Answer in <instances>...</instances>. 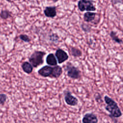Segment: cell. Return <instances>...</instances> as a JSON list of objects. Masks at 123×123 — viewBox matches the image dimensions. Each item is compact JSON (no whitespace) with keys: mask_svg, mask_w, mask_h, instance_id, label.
<instances>
[{"mask_svg":"<svg viewBox=\"0 0 123 123\" xmlns=\"http://www.w3.org/2000/svg\"><path fill=\"white\" fill-rule=\"evenodd\" d=\"M104 101L107 105L105 106V110L108 111L111 118H119L122 115V113L117 103L109 96L105 95L104 97Z\"/></svg>","mask_w":123,"mask_h":123,"instance_id":"1","label":"cell"},{"mask_svg":"<svg viewBox=\"0 0 123 123\" xmlns=\"http://www.w3.org/2000/svg\"><path fill=\"white\" fill-rule=\"evenodd\" d=\"M46 53L43 51L35 50L29 58V62L34 68L42 64L44 62V57Z\"/></svg>","mask_w":123,"mask_h":123,"instance_id":"2","label":"cell"},{"mask_svg":"<svg viewBox=\"0 0 123 123\" xmlns=\"http://www.w3.org/2000/svg\"><path fill=\"white\" fill-rule=\"evenodd\" d=\"M77 6L81 12H94L96 10L94 1L92 0H79L77 3Z\"/></svg>","mask_w":123,"mask_h":123,"instance_id":"3","label":"cell"},{"mask_svg":"<svg viewBox=\"0 0 123 123\" xmlns=\"http://www.w3.org/2000/svg\"><path fill=\"white\" fill-rule=\"evenodd\" d=\"M65 70L68 77L73 79H78L81 77V72L76 67L73 65L71 62H67Z\"/></svg>","mask_w":123,"mask_h":123,"instance_id":"4","label":"cell"},{"mask_svg":"<svg viewBox=\"0 0 123 123\" xmlns=\"http://www.w3.org/2000/svg\"><path fill=\"white\" fill-rule=\"evenodd\" d=\"M63 93L64 95V100L67 105L74 106L78 104V99L74 96L72 95L70 91L64 90Z\"/></svg>","mask_w":123,"mask_h":123,"instance_id":"5","label":"cell"},{"mask_svg":"<svg viewBox=\"0 0 123 123\" xmlns=\"http://www.w3.org/2000/svg\"><path fill=\"white\" fill-rule=\"evenodd\" d=\"M55 56L57 60L58 63L61 64L67 60L69 58L68 54L66 51L62 49H58L55 52Z\"/></svg>","mask_w":123,"mask_h":123,"instance_id":"6","label":"cell"},{"mask_svg":"<svg viewBox=\"0 0 123 123\" xmlns=\"http://www.w3.org/2000/svg\"><path fill=\"white\" fill-rule=\"evenodd\" d=\"M53 67L50 65H45L39 69L37 73L39 75L43 77H50L52 72Z\"/></svg>","mask_w":123,"mask_h":123,"instance_id":"7","label":"cell"},{"mask_svg":"<svg viewBox=\"0 0 123 123\" xmlns=\"http://www.w3.org/2000/svg\"><path fill=\"white\" fill-rule=\"evenodd\" d=\"M83 123H97L98 122V119L96 115L93 113H86L82 118Z\"/></svg>","mask_w":123,"mask_h":123,"instance_id":"8","label":"cell"},{"mask_svg":"<svg viewBox=\"0 0 123 123\" xmlns=\"http://www.w3.org/2000/svg\"><path fill=\"white\" fill-rule=\"evenodd\" d=\"M44 13L46 17L53 18L57 15L56 7L55 6H47L44 10Z\"/></svg>","mask_w":123,"mask_h":123,"instance_id":"9","label":"cell"},{"mask_svg":"<svg viewBox=\"0 0 123 123\" xmlns=\"http://www.w3.org/2000/svg\"><path fill=\"white\" fill-rule=\"evenodd\" d=\"M62 73V68L59 65H55L53 67L52 72L50 76V78H57L59 77Z\"/></svg>","mask_w":123,"mask_h":123,"instance_id":"10","label":"cell"},{"mask_svg":"<svg viewBox=\"0 0 123 123\" xmlns=\"http://www.w3.org/2000/svg\"><path fill=\"white\" fill-rule=\"evenodd\" d=\"M46 63L50 66H55L57 65V60L53 53H51L49 54L46 59Z\"/></svg>","mask_w":123,"mask_h":123,"instance_id":"11","label":"cell"},{"mask_svg":"<svg viewBox=\"0 0 123 123\" xmlns=\"http://www.w3.org/2000/svg\"><path fill=\"white\" fill-rule=\"evenodd\" d=\"M96 15V13L92 12H87L84 14V20L87 23L92 22L94 20Z\"/></svg>","mask_w":123,"mask_h":123,"instance_id":"12","label":"cell"},{"mask_svg":"<svg viewBox=\"0 0 123 123\" xmlns=\"http://www.w3.org/2000/svg\"><path fill=\"white\" fill-rule=\"evenodd\" d=\"M21 67L23 71L27 74H30L33 72V67L29 62H24L22 64Z\"/></svg>","mask_w":123,"mask_h":123,"instance_id":"13","label":"cell"},{"mask_svg":"<svg viewBox=\"0 0 123 123\" xmlns=\"http://www.w3.org/2000/svg\"><path fill=\"white\" fill-rule=\"evenodd\" d=\"M71 53L74 57H80L82 56V51L76 47H71Z\"/></svg>","mask_w":123,"mask_h":123,"instance_id":"14","label":"cell"},{"mask_svg":"<svg viewBox=\"0 0 123 123\" xmlns=\"http://www.w3.org/2000/svg\"><path fill=\"white\" fill-rule=\"evenodd\" d=\"M110 36V37H111V39L113 41H114L118 44H122L123 43L122 39L118 37L116 35V33L115 32H114L113 31H111Z\"/></svg>","mask_w":123,"mask_h":123,"instance_id":"15","label":"cell"},{"mask_svg":"<svg viewBox=\"0 0 123 123\" xmlns=\"http://www.w3.org/2000/svg\"><path fill=\"white\" fill-rule=\"evenodd\" d=\"M11 16L10 12L7 10H2L0 12V17L2 19H7Z\"/></svg>","mask_w":123,"mask_h":123,"instance_id":"16","label":"cell"},{"mask_svg":"<svg viewBox=\"0 0 123 123\" xmlns=\"http://www.w3.org/2000/svg\"><path fill=\"white\" fill-rule=\"evenodd\" d=\"M81 28L83 31L86 33H89L91 31V27L90 26L86 24L82 23L81 25Z\"/></svg>","mask_w":123,"mask_h":123,"instance_id":"17","label":"cell"},{"mask_svg":"<svg viewBox=\"0 0 123 123\" xmlns=\"http://www.w3.org/2000/svg\"><path fill=\"white\" fill-rule=\"evenodd\" d=\"M19 38L24 42H29L31 40L30 37L26 34H21L19 36Z\"/></svg>","mask_w":123,"mask_h":123,"instance_id":"18","label":"cell"},{"mask_svg":"<svg viewBox=\"0 0 123 123\" xmlns=\"http://www.w3.org/2000/svg\"><path fill=\"white\" fill-rule=\"evenodd\" d=\"M7 95L5 94H0V105H3L7 100Z\"/></svg>","mask_w":123,"mask_h":123,"instance_id":"19","label":"cell"},{"mask_svg":"<svg viewBox=\"0 0 123 123\" xmlns=\"http://www.w3.org/2000/svg\"><path fill=\"white\" fill-rule=\"evenodd\" d=\"M49 39L55 42H57L59 39V37L56 34H53L49 36Z\"/></svg>","mask_w":123,"mask_h":123,"instance_id":"20","label":"cell"},{"mask_svg":"<svg viewBox=\"0 0 123 123\" xmlns=\"http://www.w3.org/2000/svg\"><path fill=\"white\" fill-rule=\"evenodd\" d=\"M96 95H95V98L96 101L97 102H98V103L102 102L103 101L102 100L101 95L99 93H96Z\"/></svg>","mask_w":123,"mask_h":123,"instance_id":"21","label":"cell"},{"mask_svg":"<svg viewBox=\"0 0 123 123\" xmlns=\"http://www.w3.org/2000/svg\"><path fill=\"white\" fill-rule=\"evenodd\" d=\"M121 2H122V0H111V2L113 4H116Z\"/></svg>","mask_w":123,"mask_h":123,"instance_id":"22","label":"cell"},{"mask_svg":"<svg viewBox=\"0 0 123 123\" xmlns=\"http://www.w3.org/2000/svg\"><path fill=\"white\" fill-rule=\"evenodd\" d=\"M52 1H53V2H57L58 1H59V0H51Z\"/></svg>","mask_w":123,"mask_h":123,"instance_id":"23","label":"cell"},{"mask_svg":"<svg viewBox=\"0 0 123 123\" xmlns=\"http://www.w3.org/2000/svg\"><path fill=\"white\" fill-rule=\"evenodd\" d=\"M6 1H8V2H11V1H12V0H6Z\"/></svg>","mask_w":123,"mask_h":123,"instance_id":"24","label":"cell"}]
</instances>
